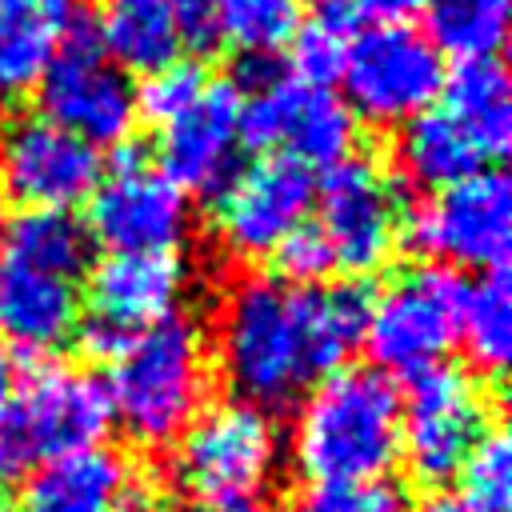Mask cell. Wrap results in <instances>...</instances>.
<instances>
[{"instance_id":"6da1fadb","label":"cell","mask_w":512,"mask_h":512,"mask_svg":"<svg viewBox=\"0 0 512 512\" xmlns=\"http://www.w3.org/2000/svg\"><path fill=\"white\" fill-rule=\"evenodd\" d=\"M288 452L308 484L376 480L400 460V392L364 364H344L300 396Z\"/></svg>"},{"instance_id":"7a4b0ae2","label":"cell","mask_w":512,"mask_h":512,"mask_svg":"<svg viewBox=\"0 0 512 512\" xmlns=\"http://www.w3.org/2000/svg\"><path fill=\"white\" fill-rule=\"evenodd\" d=\"M216 364L244 404L272 412L300 400L320 380L300 288L276 276L236 280L216 316Z\"/></svg>"},{"instance_id":"3957f363","label":"cell","mask_w":512,"mask_h":512,"mask_svg":"<svg viewBox=\"0 0 512 512\" xmlns=\"http://www.w3.org/2000/svg\"><path fill=\"white\" fill-rule=\"evenodd\" d=\"M208 344L204 332L172 312L140 328L112 360L108 404L128 440L144 448H168L208 408Z\"/></svg>"},{"instance_id":"277c9868","label":"cell","mask_w":512,"mask_h":512,"mask_svg":"<svg viewBox=\"0 0 512 512\" xmlns=\"http://www.w3.org/2000/svg\"><path fill=\"white\" fill-rule=\"evenodd\" d=\"M112 428L108 388L68 364H40L16 380L0 408V480L28 476L44 460L104 444Z\"/></svg>"},{"instance_id":"5b68a950","label":"cell","mask_w":512,"mask_h":512,"mask_svg":"<svg viewBox=\"0 0 512 512\" xmlns=\"http://www.w3.org/2000/svg\"><path fill=\"white\" fill-rule=\"evenodd\" d=\"M280 468V432L272 416L244 400H224L204 408L176 440L172 472L180 488L200 496L204 504L248 500L272 484Z\"/></svg>"},{"instance_id":"8992f818","label":"cell","mask_w":512,"mask_h":512,"mask_svg":"<svg viewBox=\"0 0 512 512\" xmlns=\"http://www.w3.org/2000/svg\"><path fill=\"white\" fill-rule=\"evenodd\" d=\"M468 300V280L444 264H420L388 280L368 308L364 344L376 372L416 376L444 364L460 336V312Z\"/></svg>"},{"instance_id":"52a82bcc","label":"cell","mask_w":512,"mask_h":512,"mask_svg":"<svg viewBox=\"0 0 512 512\" xmlns=\"http://www.w3.org/2000/svg\"><path fill=\"white\" fill-rule=\"evenodd\" d=\"M444 52L416 28H360L340 64L344 108L376 128H400L428 104L444 84Z\"/></svg>"},{"instance_id":"ba28073f","label":"cell","mask_w":512,"mask_h":512,"mask_svg":"<svg viewBox=\"0 0 512 512\" xmlns=\"http://www.w3.org/2000/svg\"><path fill=\"white\" fill-rule=\"evenodd\" d=\"M488 392L452 364H432L408 376L400 400V460L420 484H448L460 476L468 452L492 428Z\"/></svg>"},{"instance_id":"9c48e42d","label":"cell","mask_w":512,"mask_h":512,"mask_svg":"<svg viewBox=\"0 0 512 512\" xmlns=\"http://www.w3.org/2000/svg\"><path fill=\"white\" fill-rule=\"evenodd\" d=\"M400 240L444 268H504L512 244V188L500 168H480L420 204Z\"/></svg>"},{"instance_id":"30bf717a","label":"cell","mask_w":512,"mask_h":512,"mask_svg":"<svg viewBox=\"0 0 512 512\" xmlns=\"http://www.w3.org/2000/svg\"><path fill=\"white\" fill-rule=\"evenodd\" d=\"M240 140L248 148H276V156H288L308 172L332 168L352 156L356 116L332 88L276 72L268 84L240 92Z\"/></svg>"},{"instance_id":"8fae6325","label":"cell","mask_w":512,"mask_h":512,"mask_svg":"<svg viewBox=\"0 0 512 512\" xmlns=\"http://www.w3.org/2000/svg\"><path fill=\"white\" fill-rule=\"evenodd\" d=\"M36 92L44 116L92 148L124 144L136 128V88L128 72L100 52L92 24H80L60 44Z\"/></svg>"},{"instance_id":"7c38bea8","label":"cell","mask_w":512,"mask_h":512,"mask_svg":"<svg viewBox=\"0 0 512 512\" xmlns=\"http://www.w3.org/2000/svg\"><path fill=\"white\" fill-rule=\"evenodd\" d=\"M316 200V180L304 164L288 156H264L252 168H236V176L216 192L212 236L224 256L248 264L272 256V248L308 220Z\"/></svg>"},{"instance_id":"4fadbf2b","label":"cell","mask_w":512,"mask_h":512,"mask_svg":"<svg viewBox=\"0 0 512 512\" xmlns=\"http://www.w3.org/2000/svg\"><path fill=\"white\" fill-rule=\"evenodd\" d=\"M400 196L392 176L372 156H344L324 168L320 184V232L332 244L336 268L368 276L384 268L400 244Z\"/></svg>"},{"instance_id":"5bb4252c","label":"cell","mask_w":512,"mask_h":512,"mask_svg":"<svg viewBox=\"0 0 512 512\" xmlns=\"http://www.w3.org/2000/svg\"><path fill=\"white\" fill-rule=\"evenodd\" d=\"M84 228L108 252H176L188 236V200L160 168L124 156L96 180Z\"/></svg>"},{"instance_id":"9a60e30c","label":"cell","mask_w":512,"mask_h":512,"mask_svg":"<svg viewBox=\"0 0 512 512\" xmlns=\"http://www.w3.org/2000/svg\"><path fill=\"white\" fill-rule=\"evenodd\" d=\"M104 176L100 148L64 132L48 116H24L0 132V192L24 208L72 212Z\"/></svg>"},{"instance_id":"2e32d148","label":"cell","mask_w":512,"mask_h":512,"mask_svg":"<svg viewBox=\"0 0 512 512\" xmlns=\"http://www.w3.org/2000/svg\"><path fill=\"white\" fill-rule=\"evenodd\" d=\"M16 512H160V496L120 452L92 444L32 468Z\"/></svg>"},{"instance_id":"e0dca14e","label":"cell","mask_w":512,"mask_h":512,"mask_svg":"<svg viewBox=\"0 0 512 512\" xmlns=\"http://www.w3.org/2000/svg\"><path fill=\"white\" fill-rule=\"evenodd\" d=\"M240 92L232 84H208L192 108L160 128L156 168L188 196H216L240 160Z\"/></svg>"},{"instance_id":"ac0fdd59","label":"cell","mask_w":512,"mask_h":512,"mask_svg":"<svg viewBox=\"0 0 512 512\" xmlns=\"http://www.w3.org/2000/svg\"><path fill=\"white\" fill-rule=\"evenodd\" d=\"M80 316L76 280L0 252V348L48 360L76 340Z\"/></svg>"},{"instance_id":"d6986e66","label":"cell","mask_w":512,"mask_h":512,"mask_svg":"<svg viewBox=\"0 0 512 512\" xmlns=\"http://www.w3.org/2000/svg\"><path fill=\"white\" fill-rule=\"evenodd\" d=\"M188 268L176 252H108L88 276V312L140 332L176 312Z\"/></svg>"},{"instance_id":"ffe728a7","label":"cell","mask_w":512,"mask_h":512,"mask_svg":"<svg viewBox=\"0 0 512 512\" xmlns=\"http://www.w3.org/2000/svg\"><path fill=\"white\" fill-rule=\"evenodd\" d=\"M80 24V0H0V96L32 92Z\"/></svg>"},{"instance_id":"44dd1931","label":"cell","mask_w":512,"mask_h":512,"mask_svg":"<svg viewBox=\"0 0 512 512\" xmlns=\"http://www.w3.org/2000/svg\"><path fill=\"white\" fill-rule=\"evenodd\" d=\"M436 104L468 132V140L484 152V160H500L512 144V88L508 72L496 56L460 60L444 72Z\"/></svg>"},{"instance_id":"7402d4cb","label":"cell","mask_w":512,"mask_h":512,"mask_svg":"<svg viewBox=\"0 0 512 512\" xmlns=\"http://www.w3.org/2000/svg\"><path fill=\"white\" fill-rule=\"evenodd\" d=\"M92 36L124 72H156L180 56V28L164 0H96Z\"/></svg>"},{"instance_id":"603a6c76","label":"cell","mask_w":512,"mask_h":512,"mask_svg":"<svg viewBox=\"0 0 512 512\" xmlns=\"http://www.w3.org/2000/svg\"><path fill=\"white\" fill-rule=\"evenodd\" d=\"M396 168L404 172L408 184L440 192V188L488 168V160L440 104H428L424 112H416L412 120L400 124Z\"/></svg>"},{"instance_id":"cb8c5ba5","label":"cell","mask_w":512,"mask_h":512,"mask_svg":"<svg viewBox=\"0 0 512 512\" xmlns=\"http://www.w3.org/2000/svg\"><path fill=\"white\" fill-rule=\"evenodd\" d=\"M0 248L16 260L44 268V272H56L64 280H80L84 268L92 264L88 228L72 212H60V208H24L8 224Z\"/></svg>"},{"instance_id":"d4e9b609","label":"cell","mask_w":512,"mask_h":512,"mask_svg":"<svg viewBox=\"0 0 512 512\" xmlns=\"http://www.w3.org/2000/svg\"><path fill=\"white\" fill-rule=\"evenodd\" d=\"M508 8L512 0H420L424 36L456 60L496 56L508 32Z\"/></svg>"},{"instance_id":"484cf974","label":"cell","mask_w":512,"mask_h":512,"mask_svg":"<svg viewBox=\"0 0 512 512\" xmlns=\"http://www.w3.org/2000/svg\"><path fill=\"white\" fill-rule=\"evenodd\" d=\"M480 372H504L512 356V288L504 280V268H492L480 276V284H468V300L460 312V336H456Z\"/></svg>"},{"instance_id":"4316f807","label":"cell","mask_w":512,"mask_h":512,"mask_svg":"<svg viewBox=\"0 0 512 512\" xmlns=\"http://www.w3.org/2000/svg\"><path fill=\"white\" fill-rule=\"evenodd\" d=\"M296 28V0H216L212 8V40L228 44L236 56H276Z\"/></svg>"},{"instance_id":"83f0119b","label":"cell","mask_w":512,"mask_h":512,"mask_svg":"<svg viewBox=\"0 0 512 512\" xmlns=\"http://www.w3.org/2000/svg\"><path fill=\"white\" fill-rule=\"evenodd\" d=\"M348 28L328 16L324 8L300 24L288 40V64H292V76L304 80V84H320L328 88L336 76H340V64H344V48H348Z\"/></svg>"},{"instance_id":"f1b7e54d","label":"cell","mask_w":512,"mask_h":512,"mask_svg":"<svg viewBox=\"0 0 512 512\" xmlns=\"http://www.w3.org/2000/svg\"><path fill=\"white\" fill-rule=\"evenodd\" d=\"M464 496L480 512H504L512 500V444L500 428H488L480 444L468 452L464 468Z\"/></svg>"},{"instance_id":"f546056e","label":"cell","mask_w":512,"mask_h":512,"mask_svg":"<svg viewBox=\"0 0 512 512\" xmlns=\"http://www.w3.org/2000/svg\"><path fill=\"white\" fill-rule=\"evenodd\" d=\"M208 88V76L196 60H168L156 72L144 76V84L136 88V116H148L152 124H168L176 120L184 108L196 104V96Z\"/></svg>"},{"instance_id":"4dcf8cb0","label":"cell","mask_w":512,"mask_h":512,"mask_svg":"<svg viewBox=\"0 0 512 512\" xmlns=\"http://www.w3.org/2000/svg\"><path fill=\"white\" fill-rule=\"evenodd\" d=\"M300 512H404V488L388 476L308 484L300 496Z\"/></svg>"},{"instance_id":"1f68e13d","label":"cell","mask_w":512,"mask_h":512,"mask_svg":"<svg viewBox=\"0 0 512 512\" xmlns=\"http://www.w3.org/2000/svg\"><path fill=\"white\" fill-rule=\"evenodd\" d=\"M272 264H276V280L280 284L312 288V284H324L328 280V272L336 268V256H332V244L320 232V224H308L304 220L300 228H292L272 248Z\"/></svg>"},{"instance_id":"d6a6232c","label":"cell","mask_w":512,"mask_h":512,"mask_svg":"<svg viewBox=\"0 0 512 512\" xmlns=\"http://www.w3.org/2000/svg\"><path fill=\"white\" fill-rule=\"evenodd\" d=\"M328 16H336L348 32L356 28H400L420 12V0H324Z\"/></svg>"},{"instance_id":"836d02e7","label":"cell","mask_w":512,"mask_h":512,"mask_svg":"<svg viewBox=\"0 0 512 512\" xmlns=\"http://www.w3.org/2000/svg\"><path fill=\"white\" fill-rule=\"evenodd\" d=\"M168 12L176 16V28L192 44H212V8L216 0H164Z\"/></svg>"},{"instance_id":"e575fe53","label":"cell","mask_w":512,"mask_h":512,"mask_svg":"<svg viewBox=\"0 0 512 512\" xmlns=\"http://www.w3.org/2000/svg\"><path fill=\"white\" fill-rule=\"evenodd\" d=\"M408 512H480L464 492H448V488H432L424 492Z\"/></svg>"},{"instance_id":"d590c367","label":"cell","mask_w":512,"mask_h":512,"mask_svg":"<svg viewBox=\"0 0 512 512\" xmlns=\"http://www.w3.org/2000/svg\"><path fill=\"white\" fill-rule=\"evenodd\" d=\"M12 388H16V364H12V352H8V348H0V408L8 404Z\"/></svg>"},{"instance_id":"8d00e7d4","label":"cell","mask_w":512,"mask_h":512,"mask_svg":"<svg viewBox=\"0 0 512 512\" xmlns=\"http://www.w3.org/2000/svg\"><path fill=\"white\" fill-rule=\"evenodd\" d=\"M192 512H256V504H248V500H228V504H196Z\"/></svg>"},{"instance_id":"74e56055","label":"cell","mask_w":512,"mask_h":512,"mask_svg":"<svg viewBox=\"0 0 512 512\" xmlns=\"http://www.w3.org/2000/svg\"><path fill=\"white\" fill-rule=\"evenodd\" d=\"M4 232H8V200L0 192V244H4Z\"/></svg>"},{"instance_id":"f35d334b","label":"cell","mask_w":512,"mask_h":512,"mask_svg":"<svg viewBox=\"0 0 512 512\" xmlns=\"http://www.w3.org/2000/svg\"><path fill=\"white\" fill-rule=\"evenodd\" d=\"M0 512H12V500H8V488H4V480H0Z\"/></svg>"},{"instance_id":"ab89813d","label":"cell","mask_w":512,"mask_h":512,"mask_svg":"<svg viewBox=\"0 0 512 512\" xmlns=\"http://www.w3.org/2000/svg\"><path fill=\"white\" fill-rule=\"evenodd\" d=\"M0 124H4V108H0Z\"/></svg>"}]
</instances>
